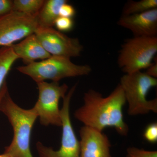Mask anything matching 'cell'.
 Instances as JSON below:
<instances>
[{
    "label": "cell",
    "instance_id": "30bf717a",
    "mask_svg": "<svg viewBox=\"0 0 157 157\" xmlns=\"http://www.w3.org/2000/svg\"><path fill=\"white\" fill-rule=\"evenodd\" d=\"M79 157H112L111 143L103 132L83 126L79 130Z\"/></svg>",
    "mask_w": 157,
    "mask_h": 157
},
{
    "label": "cell",
    "instance_id": "5bb4252c",
    "mask_svg": "<svg viewBox=\"0 0 157 157\" xmlns=\"http://www.w3.org/2000/svg\"><path fill=\"white\" fill-rule=\"evenodd\" d=\"M18 59L11 46L0 48V90L12 66Z\"/></svg>",
    "mask_w": 157,
    "mask_h": 157
},
{
    "label": "cell",
    "instance_id": "277c9868",
    "mask_svg": "<svg viewBox=\"0 0 157 157\" xmlns=\"http://www.w3.org/2000/svg\"><path fill=\"white\" fill-rule=\"evenodd\" d=\"M119 84L128 105V115H144L151 112L157 113V98L148 100L147 96L150 90L157 86V78L138 71L125 74L121 77Z\"/></svg>",
    "mask_w": 157,
    "mask_h": 157
},
{
    "label": "cell",
    "instance_id": "ac0fdd59",
    "mask_svg": "<svg viewBox=\"0 0 157 157\" xmlns=\"http://www.w3.org/2000/svg\"><path fill=\"white\" fill-rule=\"evenodd\" d=\"M55 25L59 32H69L73 29L74 21L72 18L59 16L56 21Z\"/></svg>",
    "mask_w": 157,
    "mask_h": 157
},
{
    "label": "cell",
    "instance_id": "7a4b0ae2",
    "mask_svg": "<svg viewBox=\"0 0 157 157\" xmlns=\"http://www.w3.org/2000/svg\"><path fill=\"white\" fill-rule=\"evenodd\" d=\"M0 111L6 116L13 128L14 136L4 154L8 157H33L31 153V132L38 117L33 108L23 109L13 101L7 90L3 96Z\"/></svg>",
    "mask_w": 157,
    "mask_h": 157
},
{
    "label": "cell",
    "instance_id": "3957f363",
    "mask_svg": "<svg viewBox=\"0 0 157 157\" xmlns=\"http://www.w3.org/2000/svg\"><path fill=\"white\" fill-rule=\"evenodd\" d=\"M20 73L29 76L37 82L51 80L59 82L63 78L87 76L92 71L88 65H77L70 59L52 56L17 68Z\"/></svg>",
    "mask_w": 157,
    "mask_h": 157
},
{
    "label": "cell",
    "instance_id": "8fae6325",
    "mask_svg": "<svg viewBox=\"0 0 157 157\" xmlns=\"http://www.w3.org/2000/svg\"><path fill=\"white\" fill-rule=\"evenodd\" d=\"M118 25L132 32L135 37H157V9L140 14L122 15Z\"/></svg>",
    "mask_w": 157,
    "mask_h": 157
},
{
    "label": "cell",
    "instance_id": "4fadbf2b",
    "mask_svg": "<svg viewBox=\"0 0 157 157\" xmlns=\"http://www.w3.org/2000/svg\"><path fill=\"white\" fill-rule=\"evenodd\" d=\"M67 0H47L42 6V9L37 14L39 27L43 28H52L56 21L59 17L61 7Z\"/></svg>",
    "mask_w": 157,
    "mask_h": 157
},
{
    "label": "cell",
    "instance_id": "d6986e66",
    "mask_svg": "<svg viewBox=\"0 0 157 157\" xmlns=\"http://www.w3.org/2000/svg\"><path fill=\"white\" fill-rule=\"evenodd\" d=\"M143 136L144 139L150 143H156L157 142V123H152L148 125L144 130Z\"/></svg>",
    "mask_w": 157,
    "mask_h": 157
},
{
    "label": "cell",
    "instance_id": "cb8c5ba5",
    "mask_svg": "<svg viewBox=\"0 0 157 157\" xmlns=\"http://www.w3.org/2000/svg\"><path fill=\"white\" fill-rule=\"evenodd\" d=\"M0 157H8L7 156H6V155L4 154L0 155Z\"/></svg>",
    "mask_w": 157,
    "mask_h": 157
},
{
    "label": "cell",
    "instance_id": "e0dca14e",
    "mask_svg": "<svg viewBox=\"0 0 157 157\" xmlns=\"http://www.w3.org/2000/svg\"><path fill=\"white\" fill-rule=\"evenodd\" d=\"M126 157H157V151L129 147L127 149Z\"/></svg>",
    "mask_w": 157,
    "mask_h": 157
},
{
    "label": "cell",
    "instance_id": "44dd1931",
    "mask_svg": "<svg viewBox=\"0 0 157 157\" xmlns=\"http://www.w3.org/2000/svg\"><path fill=\"white\" fill-rule=\"evenodd\" d=\"M13 8V1L0 0V16L11 12Z\"/></svg>",
    "mask_w": 157,
    "mask_h": 157
},
{
    "label": "cell",
    "instance_id": "6da1fadb",
    "mask_svg": "<svg viewBox=\"0 0 157 157\" xmlns=\"http://www.w3.org/2000/svg\"><path fill=\"white\" fill-rule=\"evenodd\" d=\"M83 102L82 106L75 111L74 117L85 126L101 132L111 127L121 136L128 135L129 127L123 113L126 101L120 85L107 97L95 90H89L84 93Z\"/></svg>",
    "mask_w": 157,
    "mask_h": 157
},
{
    "label": "cell",
    "instance_id": "5b68a950",
    "mask_svg": "<svg viewBox=\"0 0 157 157\" xmlns=\"http://www.w3.org/2000/svg\"><path fill=\"white\" fill-rule=\"evenodd\" d=\"M157 52V37H135L121 45L117 58L119 67L125 74L146 70Z\"/></svg>",
    "mask_w": 157,
    "mask_h": 157
},
{
    "label": "cell",
    "instance_id": "8992f818",
    "mask_svg": "<svg viewBox=\"0 0 157 157\" xmlns=\"http://www.w3.org/2000/svg\"><path fill=\"white\" fill-rule=\"evenodd\" d=\"M37 84L39 97L32 108L39 118L40 123L45 126L52 125L61 127L59 101L67 94L68 86L65 83L60 85L59 82H40Z\"/></svg>",
    "mask_w": 157,
    "mask_h": 157
},
{
    "label": "cell",
    "instance_id": "2e32d148",
    "mask_svg": "<svg viewBox=\"0 0 157 157\" xmlns=\"http://www.w3.org/2000/svg\"><path fill=\"white\" fill-rule=\"evenodd\" d=\"M45 2L44 0H14L12 11L28 15H37Z\"/></svg>",
    "mask_w": 157,
    "mask_h": 157
},
{
    "label": "cell",
    "instance_id": "ba28073f",
    "mask_svg": "<svg viewBox=\"0 0 157 157\" xmlns=\"http://www.w3.org/2000/svg\"><path fill=\"white\" fill-rule=\"evenodd\" d=\"M38 27L37 15L12 11L0 16V47L11 46L34 34Z\"/></svg>",
    "mask_w": 157,
    "mask_h": 157
},
{
    "label": "cell",
    "instance_id": "7402d4cb",
    "mask_svg": "<svg viewBox=\"0 0 157 157\" xmlns=\"http://www.w3.org/2000/svg\"><path fill=\"white\" fill-rule=\"evenodd\" d=\"M153 62L149 67H148L146 69V71L144 73H146L147 75L153 77L154 78H157V59L156 61L155 60Z\"/></svg>",
    "mask_w": 157,
    "mask_h": 157
},
{
    "label": "cell",
    "instance_id": "9a60e30c",
    "mask_svg": "<svg viewBox=\"0 0 157 157\" xmlns=\"http://www.w3.org/2000/svg\"><path fill=\"white\" fill-rule=\"evenodd\" d=\"M155 9H157V0H130L124 6L122 15L140 14Z\"/></svg>",
    "mask_w": 157,
    "mask_h": 157
},
{
    "label": "cell",
    "instance_id": "7c38bea8",
    "mask_svg": "<svg viewBox=\"0 0 157 157\" xmlns=\"http://www.w3.org/2000/svg\"><path fill=\"white\" fill-rule=\"evenodd\" d=\"M18 59L25 65L38 59L44 60L51 56L45 50L35 34H31L17 44L11 45Z\"/></svg>",
    "mask_w": 157,
    "mask_h": 157
},
{
    "label": "cell",
    "instance_id": "603a6c76",
    "mask_svg": "<svg viewBox=\"0 0 157 157\" xmlns=\"http://www.w3.org/2000/svg\"><path fill=\"white\" fill-rule=\"evenodd\" d=\"M8 90V86H7V82H5L4 84H3L2 87L0 90V105H1V101L2 99L3 96L5 94L6 91Z\"/></svg>",
    "mask_w": 157,
    "mask_h": 157
},
{
    "label": "cell",
    "instance_id": "52a82bcc",
    "mask_svg": "<svg viewBox=\"0 0 157 157\" xmlns=\"http://www.w3.org/2000/svg\"><path fill=\"white\" fill-rule=\"evenodd\" d=\"M75 85L63 98V104L61 110L62 119V136L61 146L59 149L54 150L52 147L37 142L36 147L39 157H79L80 143L74 132L70 113V101L75 90Z\"/></svg>",
    "mask_w": 157,
    "mask_h": 157
},
{
    "label": "cell",
    "instance_id": "ffe728a7",
    "mask_svg": "<svg viewBox=\"0 0 157 157\" xmlns=\"http://www.w3.org/2000/svg\"><path fill=\"white\" fill-rule=\"evenodd\" d=\"M76 14L75 8L72 5L68 4V2L65 3L61 7L59 10L60 17L72 18Z\"/></svg>",
    "mask_w": 157,
    "mask_h": 157
},
{
    "label": "cell",
    "instance_id": "9c48e42d",
    "mask_svg": "<svg viewBox=\"0 0 157 157\" xmlns=\"http://www.w3.org/2000/svg\"><path fill=\"white\" fill-rule=\"evenodd\" d=\"M34 34L52 56L71 59L80 56L83 46L78 38H71L53 28L38 27Z\"/></svg>",
    "mask_w": 157,
    "mask_h": 157
}]
</instances>
